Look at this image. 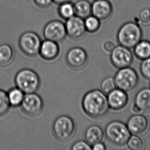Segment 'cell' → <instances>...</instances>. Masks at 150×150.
Here are the masks:
<instances>
[{
	"mask_svg": "<svg viewBox=\"0 0 150 150\" xmlns=\"http://www.w3.org/2000/svg\"><path fill=\"white\" fill-rule=\"evenodd\" d=\"M92 150H105L106 147L105 144L101 142L96 143L91 146Z\"/></svg>",
	"mask_w": 150,
	"mask_h": 150,
	"instance_id": "33",
	"label": "cell"
},
{
	"mask_svg": "<svg viewBox=\"0 0 150 150\" xmlns=\"http://www.w3.org/2000/svg\"><path fill=\"white\" fill-rule=\"evenodd\" d=\"M105 134L110 142L119 146L127 144L131 134L127 125L119 120H114L108 124Z\"/></svg>",
	"mask_w": 150,
	"mask_h": 150,
	"instance_id": "4",
	"label": "cell"
},
{
	"mask_svg": "<svg viewBox=\"0 0 150 150\" xmlns=\"http://www.w3.org/2000/svg\"><path fill=\"white\" fill-rule=\"evenodd\" d=\"M52 131L57 140L62 142H67L71 139L75 134V122L69 116H59L53 124Z\"/></svg>",
	"mask_w": 150,
	"mask_h": 150,
	"instance_id": "5",
	"label": "cell"
},
{
	"mask_svg": "<svg viewBox=\"0 0 150 150\" xmlns=\"http://www.w3.org/2000/svg\"><path fill=\"white\" fill-rule=\"evenodd\" d=\"M58 12L62 18L67 20V19L75 16L74 4L71 2H67L59 5Z\"/></svg>",
	"mask_w": 150,
	"mask_h": 150,
	"instance_id": "23",
	"label": "cell"
},
{
	"mask_svg": "<svg viewBox=\"0 0 150 150\" xmlns=\"http://www.w3.org/2000/svg\"><path fill=\"white\" fill-rule=\"evenodd\" d=\"M134 54L141 60L150 57V42L147 40H141L134 47Z\"/></svg>",
	"mask_w": 150,
	"mask_h": 150,
	"instance_id": "21",
	"label": "cell"
},
{
	"mask_svg": "<svg viewBox=\"0 0 150 150\" xmlns=\"http://www.w3.org/2000/svg\"><path fill=\"white\" fill-rule=\"evenodd\" d=\"M21 107L25 114L29 116H37L43 111L44 101L36 93L25 94Z\"/></svg>",
	"mask_w": 150,
	"mask_h": 150,
	"instance_id": "9",
	"label": "cell"
},
{
	"mask_svg": "<svg viewBox=\"0 0 150 150\" xmlns=\"http://www.w3.org/2000/svg\"><path fill=\"white\" fill-rule=\"evenodd\" d=\"M110 56L111 63L114 67L122 69L130 67L133 61V56L130 49L119 45L114 48Z\"/></svg>",
	"mask_w": 150,
	"mask_h": 150,
	"instance_id": "10",
	"label": "cell"
},
{
	"mask_svg": "<svg viewBox=\"0 0 150 150\" xmlns=\"http://www.w3.org/2000/svg\"><path fill=\"white\" fill-rule=\"evenodd\" d=\"M13 49L7 44L0 45V66L5 67L10 65L14 59Z\"/></svg>",
	"mask_w": 150,
	"mask_h": 150,
	"instance_id": "20",
	"label": "cell"
},
{
	"mask_svg": "<svg viewBox=\"0 0 150 150\" xmlns=\"http://www.w3.org/2000/svg\"><path fill=\"white\" fill-rule=\"evenodd\" d=\"M127 126L131 134L140 135L146 133L149 127L147 118L141 114H135L128 120Z\"/></svg>",
	"mask_w": 150,
	"mask_h": 150,
	"instance_id": "13",
	"label": "cell"
},
{
	"mask_svg": "<svg viewBox=\"0 0 150 150\" xmlns=\"http://www.w3.org/2000/svg\"><path fill=\"white\" fill-rule=\"evenodd\" d=\"M138 20L144 25L150 24V9L144 8L141 10L138 15Z\"/></svg>",
	"mask_w": 150,
	"mask_h": 150,
	"instance_id": "29",
	"label": "cell"
},
{
	"mask_svg": "<svg viewBox=\"0 0 150 150\" xmlns=\"http://www.w3.org/2000/svg\"><path fill=\"white\" fill-rule=\"evenodd\" d=\"M100 90L105 95L112 91L116 88L115 80L113 77H108L103 79L100 86Z\"/></svg>",
	"mask_w": 150,
	"mask_h": 150,
	"instance_id": "27",
	"label": "cell"
},
{
	"mask_svg": "<svg viewBox=\"0 0 150 150\" xmlns=\"http://www.w3.org/2000/svg\"><path fill=\"white\" fill-rule=\"evenodd\" d=\"M81 105L84 112L93 118L103 117L110 109L107 96L100 90H92L88 92L83 96Z\"/></svg>",
	"mask_w": 150,
	"mask_h": 150,
	"instance_id": "1",
	"label": "cell"
},
{
	"mask_svg": "<svg viewBox=\"0 0 150 150\" xmlns=\"http://www.w3.org/2000/svg\"><path fill=\"white\" fill-rule=\"evenodd\" d=\"M128 148L131 150H142L144 149V142L138 135L130 136L127 144Z\"/></svg>",
	"mask_w": 150,
	"mask_h": 150,
	"instance_id": "25",
	"label": "cell"
},
{
	"mask_svg": "<svg viewBox=\"0 0 150 150\" xmlns=\"http://www.w3.org/2000/svg\"><path fill=\"white\" fill-rule=\"evenodd\" d=\"M114 79L116 88L127 93L134 90L137 87L139 82L138 74L130 67L120 69Z\"/></svg>",
	"mask_w": 150,
	"mask_h": 150,
	"instance_id": "6",
	"label": "cell"
},
{
	"mask_svg": "<svg viewBox=\"0 0 150 150\" xmlns=\"http://www.w3.org/2000/svg\"><path fill=\"white\" fill-rule=\"evenodd\" d=\"M110 108L114 110H120L128 104L129 97L127 92L117 88L107 95Z\"/></svg>",
	"mask_w": 150,
	"mask_h": 150,
	"instance_id": "15",
	"label": "cell"
},
{
	"mask_svg": "<svg viewBox=\"0 0 150 150\" xmlns=\"http://www.w3.org/2000/svg\"><path fill=\"white\" fill-rule=\"evenodd\" d=\"M142 31L139 25L134 22H126L118 31L117 39L120 45L129 49L134 47L142 40Z\"/></svg>",
	"mask_w": 150,
	"mask_h": 150,
	"instance_id": "2",
	"label": "cell"
},
{
	"mask_svg": "<svg viewBox=\"0 0 150 150\" xmlns=\"http://www.w3.org/2000/svg\"><path fill=\"white\" fill-rule=\"evenodd\" d=\"M88 60L87 53L81 47H75L69 49L66 56L67 65L72 69H81L85 66Z\"/></svg>",
	"mask_w": 150,
	"mask_h": 150,
	"instance_id": "11",
	"label": "cell"
},
{
	"mask_svg": "<svg viewBox=\"0 0 150 150\" xmlns=\"http://www.w3.org/2000/svg\"><path fill=\"white\" fill-rule=\"evenodd\" d=\"M103 130L98 125H92L88 127L85 132V138L87 142L92 146L98 142H101L104 137Z\"/></svg>",
	"mask_w": 150,
	"mask_h": 150,
	"instance_id": "18",
	"label": "cell"
},
{
	"mask_svg": "<svg viewBox=\"0 0 150 150\" xmlns=\"http://www.w3.org/2000/svg\"><path fill=\"white\" fill-rule=\"evenodd\" d=\"M115 47L114 44L111 41H107L103 44V49L107 52H111Z\"/></svg>",
	"mask_w": 150,
	"mask_h": 150,
	"instance_id": "32",
	"label": "cell"
},
{
	"mask_svg": "<svg viewBox=\"0 0 150 150\" xmlns=\"http://www.w3.org/2000/svg\"><path fill=\"white\" fill-rule=\"evenodd\" d=\"M132 111L135 113H139L141 112V111L139 110V109L135 105L132 107Z\"/></svg>",
	"mask_w": 150,
	"mask_h": 150,
	"instance_id": "35",
	"label": "cell"
},
{
	"mask_svg": "<svg viewBox=\"0 0 150 150\" xmlns=\"http://www.w3.org/2000/svg\"><path fill=\"white\" fill-rule=\"evenodd\" d=\"M113 10L112 5L109 0H94L92 3V15L101 22L108 20Z\"/></svg>",
	"mask_w": 150,
	"mask_h": 150,
	"instance_id": "14",
	"label": "cell"
},
{
	"mask_svg": "<svg viewBox=\"0 0 150 150\" xmlns=\"http://www.w3.org/2000/svg\"><path fill=\"white\" fill-rule=\"evenodd\" d=\"M140 71L143 77L150 80V57L142 60L140 65Z\"/></svg>",
	"mask_w": 150,
	"mask_h": 150,
	"instance_id": "28",
	"label": "cell"
},
{
	"mask_svg": "<svg viewBox=\"0 0 150 150\" xmlns=\"http://www.w3.org/2000/svg\"><path fill=\"white\" fill-rule=\"evenodd\" d=\"M16 87L24 94L36 93L41 86L39 75L33 70L25 68L21 70L15 76Z\"/></svg>",
	"mask_w": 150,
	"mask_h": 150,
	"instance_id": "3",
	"label": "cell"
},
{
	"mask_svg": "<svg viewBox=\"0 0 150 150\" xmlns=\"http://www.w3.org/2000/svg\"><path fill=\"white\" fill-rule=\"evenodd\" d=\"M41 43L42 41L39 35L31 31L23 33L18 40V45L21 51L30 57L39 54Z\"/></svg>",
	"mask_w": 150,
	"mask_h": 150,
	"instance_id": "7",
	"label": "cell"
},
{
	"mask_svg": "<svg viewBox=\"0 0 150 150\" xmlns=\"http://www.w3.org/2000/svg\"><path fill=\"white\" fill-rule=\"evenodd\" d=\"M35 4L39 7L46 8L50 6L53 3V0H33Z\"/></svg>",
	"mask_w": 150,
	"mask_h": 150,
	"instance_id": "31",
	"label": "cell"
},
{
	"mask_svg": "<svg viewBox=\"0 0 150 150\" xmlns=\"http://www.w3.org/2000/svg\"><path fill=\"white\" fill-rule=\"evenodd\" d=\"M72 1V0H53V3H54L55 4H57V5H59L64 3L71 2Z\"/></svg>",
	"mask_w": 150,
	"mask_h": 150,
	"instance_id": "34",
	"label": "cell"
},
{
	"mask_svg": "<svg viewBox=\"0 0 150 150\" xmlns=\"http://www.w3.org/2000/svg\"><path fill=\"white\" fill-rule=\"evenodd\" d=\"M84 23L86 31L90 33H96L101 26V21L92 14L84 19Z\"/></svg>",
	"mask_w": 150,
	"mask_h": 150,
	"instance_id": "24",
	"label": "cell"
},
{
	"mask_svg": "<svg viewBox=\"0 0 150 150\" xmlns=\"http://www.w3.org/2000/svg\"><path fill=\"white\" fill-rule=\"evenodd\" d=\"M74 7L75 16L81 18L85 19L92 14V4L88 0H79Z\"/></svg>",
	"mask_w": 150,
	"mask_h": 150,
	"instance_id": "19",
	"label": "cell"
},
{
	"mask_svg": "<svg viewBox=\"0 0 150 150\" xmlns=\"http://www.w3.org/2000/svg\"><path fill=\"white\" fill-rule=\"evenodd\" d=\"M7 96L10 105L16 107L21 105L25 94L22 90L16 87L10 89L7 93Z\"/></svg>",
	"mask_w": 150,
	"mask_h": 150,
	"instance_id": "22",
	"label": "cell"
},
{
	"mask_svg": "<svg viewBox=\"0 0 150 150\" xmlns=\"http://www.w3.org/2000/svg\"><path fill=\"white\" fill-rule=\"evenodd\" d=\"M65 27L67 35L74 40L81 39L87 32L84 19L76 16L67 19Z\"/></svg>",
	"mask_w": 150,
	"mask_h": 150,
	"instance_id": "12",
	"label": "cell"
},
{
	"mask_svg": "<svg viewBox=\"0 0 150 150\" xmlns=\"http://www.w3.org/2000/svg\"><path fill=\"white\" fill-rule=\"evenodd\" d=\"M59 53L58 43L53 41L45 40L41 43L39 54L47 61H52L56 59Z\"/></svg>",
	"mask_w": 150,
	"mask_h": 150,
	"instance_id": "16",
	"label": "cell"
},
{
	"mask_svg": "<svg viewBox=\"0 0 150 150\" xmlns=\"http://www.w3.org/2000/svg\"><path fill=\"white\" fill-rule=\"evenodd\" d=\"M10 106L7 93L3 90L0 89V117L8 113Z\"/></svg>",
	"mask_w": 150,
	"mask_h": 150,
	"instance_id": "26",
	"label": "cell"
},
{
	"mask_svg": "<svg viewBox=\"0 0 150 150\" xmlns=\"http://www.w3.org/2000/svg\"><path fill=\"white\" fill-rule=\"evenodd\" d=\"M72 150H91V146H90L86 141L79 140L75 142L71 147Z\"/></svg>",
	"mask_w": 150,
	"mask_h": 150,
	"instance_id": "30",
	"label": "cell"
},
{
	"mask_svg": "<svg viewBox=\"0 0 150 150\" xmlns=\"http://www.w3.org/2000/svg\"><path fill=\"white\" fill-rule=\"evenodd\" d=\"M135 105L141 112L150 111V88H144L140 89L135 98Z\"/></svg>",
	"mask_w": 150,
	"mask_h": 150,
	"instance_id": "17",
	"label": "cell"
},
{
	"mask_svg": "<svg viewBox=\"0 0 150 150\" xmlns=\"http://www.w3.org/2000/svg\"><path fill=\"white\" fill-rule=\"evenodd\" d=\"M43 35L45 40L57 43L62 42L67 35L65 24L57 20L51 21L44 27Z\"/></svg>",
	"mask_w": 150,
	"mask_h": 150,
	"instance_id": "8",
	"label": "cell"
}]
</instances>
